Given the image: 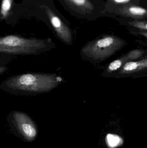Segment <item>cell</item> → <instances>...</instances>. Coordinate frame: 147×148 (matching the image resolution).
<instances>
[{
	"label": "cell",
	"instance_id": "6da1fadb",
	"mask_svg": "<svg viewBox=\"0 0 147 148\" xmlns=\"http://www.w3.org/2000/svg\"><path fill=\"white\" fill-rule=\"evenodd\" d=\"M62 81L60 77L41 73L14 75L0 83V90L17 96H34L49 92Z\"/></svg>",
	"mask_w": 147,
	"mask_h": 148
},
{
	"label": "cell",
	"instance_id": "7a4b0ae2",
	"mask_svg": "<svg viewBox=\"0 0 147 148\" xmlns=\"http://www.w3.org/2000/svg\"><path fill=\"white\" fill-rule=\"evenodd\" d=\"M49 39L23 37L16 35L0 36V56H39L51 47Z\"/></svg>",
	"mask_w": 147,
	"mask_h": 148
},
{
	"label": "cell",
	"instance_id": "3957f363",
	"mask_svg": "<svg viewBox=\"0 0 147 148\" xmlns=\"http://www.w3.org/2000/svg\"><path fill=\"white\" fill-rule=\"evenodd\" d=\"M7 119L10 129L17 137L26 142H33L36 140L38 127L35 122L27 114L13 110L8 114Z\"/></svg>",
	"mask_w": 147,
	"mask_h": 148
},
{
	"label": "cell",
	"instance_id": "277c9868",
	"mask_svg": "<svg viewBox=\"0 0 147 148\" xmlns=\"http://www.w3.org/2000/svg\"><path fill=\"white\" fill-rule=\"evenodd\" d=\"M43 8L49 18L55 32L59 36L65 41L69 42L71 40L70 31L68 27L54 13L53 11L47 6L44 5Z\"/></svg>",
	"mask_w": 147,
	"mask_h": 148
},
{
	"label": "cell",
	"instance_id": "5b68a950",
	"mask_svg": "<svg viewBox=\"0 0 147 148\" xmlns=\"http://www.w3.org/2000/svg\"><path fill=\"white\" fill-rule=\"evenodd\" d=\"M116 41L111 36H107L97 41L93 44L91 54L96 56H102L111 52L113 48L116 47Z\"/></svg>",
	"mask_w": 147,
	"mask_h": 148
},
{
	"label": "cell",
	"instance_id": "8992f818",
	"mask_svg": "<svg viewBox=\"0 0 147 148\" xmlns=\"http://www.w3.org/2000/svg\"><path fill=\"white\" fill-rule=\"evenodd\" d=\"M147 60H143L141 61L129 62H127L123 67L124 72L130 73L142 69L147 67Z\"/></svg>",
	"mask_w": 147,
	"mask_h": 148
},
{
	"label": "cell",
	"instance_id": "52a82bcc",
	"mask_svg": "<svg viewBox=\"0 0 147 148\" xmlns=\"http://www.w3.org/2000/svg\"><path fill=\"white\" fill-rule=\"evenodd\" d=\"M13 0H2L0 9V17L1 20L6 19L12 7Z\"/></svg>",
	"mask_w": 147,
	"mask_h": 148
},
{
	"label": "cell",
	"instance_id": "ba28073f",
	"mask_svg": "<svg viewBox=\"0 0 147 148\" xmlns=\"http://www.w3.org/2000/svg\"><path fill=\"white\" fill-rule=\"evenodd\" d=\"M129 14L135 17H141L146 15L147 10L144 8L139 6H131L127 9Z\"/></svg>",
	"mask_w": 147,
	"mask_h": 148
},
{
	"label": "cell",
	"instance_id": "9c48e42d",
	"mask_svg": "<svg viewBox=\"0 0 147 148\" xmlns=\"http://www.w3.org/2000/svg\"><path fill=\"white\" fill-rule=\"evenodd\" d=\"M69 2L81 8L92 10L94 8L93 4L89 0H67Z\"/></svg>",
	"mask_w": 147,
	"mask_h": 148
},
{
	"label": "cell",
	"instance_id": "30bf717a",
	"mask_svg": "<svg viewBox=\"0 0 147 148\" xmlns=\"http://www.w3.org/2000/svg\"><path fill=\"white\" fill-rule=\"evenodd\" d=\"M122 66V62L121 60H117L111 62L108 69L110 71H115L118 70Z\"/></svg>",
	"mask_w": 147,
	"mask_h": 148
},
{
	"label": "cell",
	"instance_id": "8fae6325",
	"mask_svg": "<svg viewBox=\"0 0 147 148\" xmlns=\"http://www.w3.org/2000/svg\"><path fill=\"white\" fill-rule=\"evenodd\" d=\"M131 25H133L134 27L141 29H145L147 30V24L146 22H134L130 23Z\"/></svg>",
	"mask_w": 147,
	"mask_h": 148
},
{
	"label": "cell",
	"instance_id": "7c38bea8",
	"mask_svg": "<svg viewBox=\"0 0 147 148\" xmlns=\"http://www.w3.org/2000/svg\"><path fill=\"white\" fill-rule=\"evenodd\" d=\"M8 68L5 64L0 63V76L7 72Z\"/></svg>",
	"mask_w": 147,
	"mask_h": 148
},
{
	"label": "cell",
	"instance_id": "4fadbf2b",
	"mask_svg": "<svg viewBox=\"0 0 147 148\" xmlns=\"http://www.w3.org/2000/svg\"><path fill=\"white\" fill-rule=\"evenodd\" d=\"M140 51H134L130 53L129 56L132 59H135V58H138L139 56H140Z\"/></svg>",
	"mask_w": 147,
	"mask_h": 148
},
{
	"label": "cell",
	"instance_id": "5bb4252c",
	"mask_svg": "<svg viewBox=\"0 0 147 148\" xmlns=\"http://www.w3.org/2000/svg\"><path fill=\"white\" fill-rule=\"evenodd\" d=\"M114 2L117 3H126L129 2L130 0H113Z\"/></svg>",
	"mask_w": 147,
	"mask_h": 148
}]
</instances>
